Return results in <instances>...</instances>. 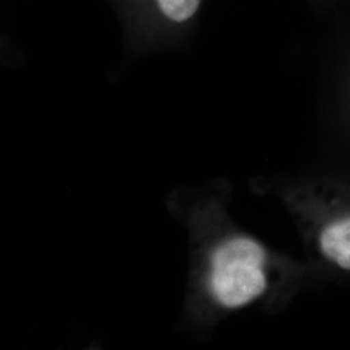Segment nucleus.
Here are the masks:
<instances>
[{
    "mask_svg": "<svg viewBox=\"0 0 350 350\" xmlns=\"http://www.w3.org/2000/svg\"><path fill=\"white\" fill-rule=\"evenodd\" d=\"M170 209L187 228L191 269L185 301V322L204 329L215 315L240 309L267 289V252L254 239L221 234L217 208L199 191H179Z\"/></svg>",
    "mask_w": 350,
    "mask_h": 350,
    "instance_id": "nucleus-1",
    "label": "nucleus"
},
{
    "mask_svg": "<svg viewBox=\"0 0 350 350\" xmlns=\"http://www.w3.org/2000/svg\"><path fill=\"white\" fill-rule=\"evenodd\" d=\"M134 53L172 49L191 34L204 0H111Z\"/></svg>",
    "mask_w": 350,
    "mask_h": 350,
    "instance_id": "nucleus-2",
    "label": "nucleus"
},
{
    "mask_svg": "<svg viewBox=\"0 0 350 350\" xmlns=\"http://www.w3.org/2000/svg\"><path fill=\"white\" fill-rule=\"evenodd\" d=\"M321 250L328 260L350 270V218L325 227L321 235Z\"/></svg>",
    "mask_w": 350,
    "mask_h": 350,
    "instance_id": "nucleus-3",
    "label": "nucleus"
}]
</instances>
